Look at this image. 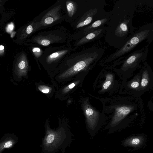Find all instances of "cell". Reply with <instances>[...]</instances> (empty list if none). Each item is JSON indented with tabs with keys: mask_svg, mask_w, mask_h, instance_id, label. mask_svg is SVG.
I'll list each match as a JSON object with an SVG mask.
<instances>
[{
	"mask_svg": "<svg viewBox=\"0 0 153 153\" xmlns=\"http://www.w3.org/2000/svg\"><path fill=\"white\" fill-rule=\"evenodd\" d=\"M66 6L69 16L72 17L75 13L76 9V5L74 1L68 0L66 1Z\"/></svg>",
	"mask_w": 153,
	"mask_h": 153,
	"instance_id": "obj_18",
	"label": "cell"
},
{
	"mask_svg": "<svg viewBox=\"0 0 153 153\" xmlns=\"http://www.w3.org/2000/svg\"><path fill=\"white\" fill-rule=\"evenodd\" d=\"M51 39L48 37H42L38 39V42L39 44L43 46H46L49 45L52 42Z\"/></svg>",
	"mask_w": 153,
	"mask_h": 153,
	"instance_id": "obj_19",
	"label": "cell"
},
{
	"mask_svg": "<svg viewBox=\"0 0 153 153\" xmlns=\"http://www.w3.org/2000/svg\"><path fill=\"white\" fill-rule=\"evenodd\" d=\"M82 106L87 128L91 137H94L106 123L107 118L90 104L89 97L82 98Z\"/></svg>",
	"mask_w": 153,
	"mask_h": 153,
	"instance_id": "obj_8",
	"label": "cell"
},
{
	"mask_svg": "<svg viewBox=\"0 0 153 153\" xmlns=\"http://www.w3.org/2000/svg\"><path fill=\"white\" fill-rule=\"evenodd\" d=\"M33 30V26L31 25H28L26 29V33L28 34L31 33Z\"/></svg>",
	"mask_w": 153,
	"mask_h": 153,
	"instance_id": "obj_22",
	"label": "cell"
},
{
	"mask_svg": "<svg viewBox=\"0 0 153 153\" xmlns=\"http://www.w3.org/2000/svg\"><path fill=\"white\" fill-rule=\"evenodd\" d=\"M84 78L83 77H78L65 83L66 84V85L63 84L64 85L63 86L58 89L56 94V97L61 99H64L66 98V97H68L70 94L82 85Z\"/></svg>",
	"mask_w": 153,
	"mask_h": 153,
	"instance_id": "obj_11",
	"label": "cell"
},
{
	"mask_svg": "<svg viewBox=\"0 0 153 153\" xmlns=\"http://www.w3.org/2000/svg\"><path fill=\"white\" fill-rule=\"evenodd\" d=\"M16 143V141L12 139H8L0 142V153L5 149L12 147Z\"/></svg>",
	"mask_w": 153,
	"mask_h": 153,
	"instance_id": "obj_17",
	"label": "cell"
},
{
	"mask_svg": "<svg viewBox=\"0 0 153 153\" xmlns=\"http://www.w3.org/2000/svg\"><path fill=\"white\" fill-rule=\"evenodd\" d=\"M145 40H146L147 45L148 46L153 40V23L146 24L140 27L134 31L122 47L101 60L99 64L104 67L119 60Z\"/></svg>",
	"mask_w": 153,
	"mask_h": 153,
	"instance_id": "obj_4",
	"label": "cell"
},
{
	"mask_svg": "<svg viewBox=\"0 0 153 153\" xmlns=\"http://www.w3.org/2000/svg\"><path fill=\"white\" fill-rule=\"evenodd\" d=\"M105 49V46L95 44L82 51L79 57L57 68L53 82L62 85L78 77H85L100 60Z\"/></svg>",
	"mask_w": 153,
	"mask_h": 153,
	"instance_id": "obj_3",
	"label": "cell"
},
{
	"mask_svg": "<svg viewBox=\"0 0 153 153\" xmlns=\"http://www.w3.org/2000/svg\"><path fill=\"white\" fill-rule=\"evenodd\" d=\"M106 29V26H102L87 34L79 41L78 44L82 45L100 39L104 36Z\"/></svg>",
	"mask_w": 153,
	"mask_h": 153,
	"instance_id": "obj_14",
	"label": "cell"
},
{
	"mask_svg": "<svg viewBox=\"0 0 153 153\" xmlns=\"http://www.w3.org/2000/svg\"><path fill=\"white\" fill-rule=\"evenodd\" d=\"M136 0H118L109 12V19L104 35L109 45L118 49L129 40L134 32L132 21L136 10Z\"/></svg>",
	"mask_w": 153,
	"mask_h": 153,
	"instance_id": "obj_2",
	"label": "cell"
},
{
	"mask_svg": "<svg viewBox=\"0 0 153 153\" xmlns=\"http://www.w3.org/2000/svg\"><path fill=\"white\" fill-rule=\"evenodd\" d=\"M45 128L46 134L42 145L44 153H55L68 144L71 135L63 127L55 130L47 125Z\"/></svg>",
	"mask_w": 153,
	"mask_h": 153,
	"instance_id": "obj_7",
	"label": "cell"
},
{
	"mask_svg": "<svg viewBox=\"0 0 153 153\" xmlns=\"http://www.w3.org/2000/svg\"><path fill=\"white\" fill-rule=\"evenodd\" d=\"M141 74L140 68L139 72L134 74L131 79L123 83L121 93L141 97L143 94L140 88Z\"/></svg>",
	"mask_w": 153,
	"mask_h": 153,
	"instance_id": "obj_9",
	"label": "cell"
},
{
	"mask_svg": "<svg viewBox=\"0 0 153 153\" xmlns=\"http://www.w3.org/2000/svg\"><path fill=\"white\" fill-rule=\"evenodd\" d=\"M32 51L34 53L35 56L38 58L42 54V50L38 47H35L32 49Z\"/></svg>",
	"mask_w": 153,
	"mask_h": 153,
	"instance_id": "obj_21",
	"label": "cell"
},
{
	"mask_svg": "<svg viewBox=\"0 0 153 153\" xmlns=\"http://www.w3.org/2000/svg\"><path fill=\"white\" fill-rule=\"evenodd\" d=\"M13 26L12 25H10L9 26V27L10 29L11 30H12L13 29Z\"/></svg>",
	"mask_w": 153,
	"mask_h": 153,
	"instance_id": "obj_24",
	"label": "cell"
},
{
	"mask_svg": "<svg viewBox=\"0 0 153 153\" xmlns=\"http://www.w3.org/2000/svg\"><path fill=\"white\" fill-rule=\"evenodd\" d=\"M140 68L141 70L140 88L143 94L153 88V73L151 67L146 61L143 63Z\"/></svg>",
	"mask_w": 153,
	"mask_h": 153,
	"instance_id": "obj_10",
	"label": "cell"
},
{
	"mask_svg": "<svg viewBox=\"0 0 153 153\" xmlns=\"http://www.w3.org/2000/svg\"><path fill=\"white\" fill-rule=\"evenodd\" d=\"M103 105L102 111L108 122L104 130L108 134L129 126L138 118L143 119L146 114L141 97L121 93L104 98L95 97Z\"/></svg>",
	"mask_w": 153,
	"mask_h": 153,
	"instance_id": "obj_1",
	"label": "cell"
},
{
	"mask_svg": "<svg viewBox=\"0 0 153 153\" xmlns=\"http://www.w3.org/2000/svg\"><path fill=\"white\" fill-rule=\"evenodd\" d=\"M4 47L3 45H0V50H2L4 49Z\"/></svg>",
	"mask_w": 153,
	"mask_h": 153,
	"instance_id": "obj_23",
	"label": "cell"
},
{
	"mask_svg": "<svg viewBox=\"0 0 153 153\" xmlns=\"http://www.w3.org/2000/svg\"><path fill=\"white\" fill-rule=\"evenodd\" d=\"M68 51V50H64L52 53L47 57L46 59L47 63L49 65L56 62L63 55L66 54Z\"/></svg>",
	"mask_w": 153,
	"mask_h": 153,
	"instance_id": "obj_16",
	"label": "cell"
},
{
	"mask_svg": "<svg viewBox=\"0 0 153 153\" xmlns=\"http://www.w3.org/2000/svg\"><path fill=\"white\" fill-rule=\"evenodd\" d=\"M109 19V12L108 15L105 18L97 20L86 27L82 30L84 36L94 30L100 27L105 26Z\"/></svg>",
	"mask_w": 153,
	"mask_h": 153,
	"instance_id": "obj_15",
	"label": "cell"
},
{
	"mask_svg": "<svg viewBox=\"0 0 153 153\" xmlns=\"http://www.w3.org/2000/svg\"><path fill=\"white\" fill-rule=\"evenodd\" d=\"M146 138L143 134H139L129 137L123 140L122 145L124 147H131L134 151L141 148L146 144Z\"/></svg>",
	"mask_w": 153,
	"mask_h": 153,
	"instance_id": "obj_12",
	"label": "cell"
},
{
	"mask_svg": "<svg viewBox=\"0 0 153 153\" xmlns=\"http://www.w3.org/2000/svg\"><path fill=\"white\" fill-rule=\"evenodd\" d=\"M38 89L41 92L46 94L50 93L51 91V88L46 85H40L38 86Z\"/></svg>",
	"mask_w": 153,
	"mask_h": 153,
	"instance_id": "obj_20",
	"label": "cell"
},
{
	"mask_svg": "<svg viewBox=\"0 0 153 153\" xmlns=\"http://www.w3.org/2000/svg\"><path fill=\"white\" fill-rule=\"evenodd\" d=\"M122 84L117 74L110 68L103 67L95 80L94 91L98 97H111L121 93Z\"/></svg>",
	"mask_w": 153,
	"mask_h": 153,
	"instance_id": "obj_6",
	"label": "cell"
},
{
	"mask_svg": "<svg viewBox=\"0 0 153 153\" xmlns=\"http://www.w3.org/2000/svg\"><path fill=\"white\" fill-rule=\"evenodd\" d=\"M61 5H58L51 9L43 16L40 22V25H50L59 19L61 17L59 10Z\"/></svg>",
	"mask_w": 153,
	"mask_h": 153,
	"instance_id": "obj_13",
	"label": "cell"
},
{
	"mask_svg": "<svg viewBox=\"0 0 153 153\" xmlns=\"http://www.w3.org/2000/svg\"><path fill=\"white\" fill-rule=\"evenodd\" d=\"M146 45L124 57L119 60L104 67L112 69L117 74L124 83L131 77L137 68H140L146 61L148 55Z\"/></svg>",
	"mask_w": 153,
	"mask_h": 153,
	"instance_id": "obj_5",
	"label": "cell"
}]
</instances>
